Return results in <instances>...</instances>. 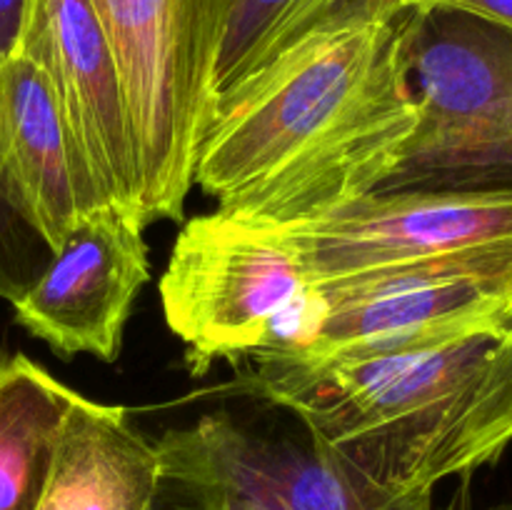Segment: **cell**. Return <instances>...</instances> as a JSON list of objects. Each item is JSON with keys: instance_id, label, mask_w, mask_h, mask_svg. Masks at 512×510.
I'll return each mask as SVG.
<instances>
[{"instance_id": "6da1fadb", "label": "cell", "mask_w": 512, "mask_h": 510, "mask_svg": "<svg viewBox=\"0 0 512 510\" xmlns=\"http://www.w3.org/2000/svg\"><path fill=\"white\" fill-rule=\"evenodd\" d=\"M410 10L303 40L218 95L195 160L215 210L290 225L393 183L418 125Z\"/></svg>"}, {"instance_id": "7a4b0ae2", "label": "cell", "mask_w": 512, "mask_h": 510, "mask_svg": "<svg viewBox=\"0 0 512 510\" xmlns=\"http://www.w3.org/2000/svg\"><path fill=\"white\" fill-rule=\"evenodd\" d=\"M245 385L385 493L433 495L512 443V323L330 358L265 355Z\"/></svg>"}, {"instance_id": "3957f363", "label": "cell", "mask_w": 512, "mask_h": 510, "mask_svg": "<svg viewBox=\"0 0 512 510\" xmlns=\"http://www.w3.org/2000/svg\"><path fill=\"white\" fill-rule=\"evenodd\" d=\"M160 300L193 375L218 360L300 353L325 318L318 283L280 230L220 210L183 225Z\"/></svg>"}, {"instance_id": "277c9868", "label": "cell", "mask_w": 512, "mask_h": 510, "mask_svg": "<svg viewBox=\"0 0 512 510\" xmlns=\"http://www.w3.org/2000/svg\"><path fill=\"white\" fill-rule=\"evenodd\" d=\"M113 53L140 170V220L183 218L218 103L230 0H90Z\"/></svg>"}, {"instance_id": "5b68a950", "label": "cell", "mask_w": 512, "mask_h": 510, "mask_svg": "<svg viewBox=\"0 0 512 510\" xmlns=\"http://www.w3.org/2000/svg\"><path fill=\"white\" fill-rule=\"evenodd\" d=\"M408 68L418 125L388 188L512 193V25L415 5Z\"/></svg>"}, {"instance_id": "8992f818", "label": "cell", "mask_w": 512, "mask_h": 510, "mask_svg": "<svg viewBox=\"0 0 512 510\" xmlns=\"http://www.w3.org/2000/svg\"><path fill=\"white\" fill-rule=\"evenodd\" d=\"M325 318L305 350L330 358L512 323V238L315 280Z\"/></svg>"}, {"instance_id": "52a82bcc", "label": "cell", "mask_w": 512, "mask_h": 510, "mask_svg": "<svg viewBox=\"0 0 512 510\" xmlns=\"http://www.w3.org/2000/svg\"><path fill=\"white\" fill-rule=\"evenodd\" d=\"M313 280L512 238L508 190L385 188L290 225H273Z\"/></svg>"}, {"instance_id": "ba28073f", "label": "cell", "mask_w": 512, "mask_h": 510, "mask_svg": "<svg viewBox=\"0 0 512 510\" xmlns=\"http://www.w3.org/2000/svg\"><path fill=\"white\" fill-rule=\"evenodd\" d=\"M143 230L133 210H93L13 298L15 323L60 358L93 355L115 363L135 298L150 280Z\"/></svg>"}, {"instance_id": "9c48e42d", "label": "cell", "mask_w": 512, "mask_h": 510, "mask_svg": "<svg viewBox=\"0 0 512 510\" xmlns=\"http://www.w3.org/2000/svg\"><path fill=\"white\" fill-rule=\"evenodd\" d=\"M223 510H433V495L398 498L305 440L268 435L215 413L165 435Z\"/></svg>"}, {"instance_id": "30bf717a", "label": "cell", "mask_w": 512, "mask_h": 510, "mask_svg": "<svg viewBox=\"0 0 512 510\" xmlns=\"http://www.w3.org/2000/svg\"><path fill=\"white\" fill-rule=\"evenodd\" d=\"M15 50L50 80L105 205L140 218V170L113 53L90 0H25Z\"/></svg>"}, {"instance_id": "8fae6325", "label": "cell", "mask_w": 512, "mask_h": 510, "mask_svg": "<svg viewBox=\"0 0 512 510\" xmlns=\"http://www.w3.org/2000/svg\"><path fill=\"white\" fill-rule=\"evenodd\" d=\"M43 68L20 50L0 58V208L50 253L103 208Z\"/></svg>"}, {"instance_id": "7c38bea8", "label": "cell", "mask_w": 512, "mask_h": 510, "mask_svg": "<svg viewBox=\"0 0 512 510\" xmlns=\"http://www.w3.org/2000/svg\"><path fill=\"white\" fill-rule=\"evenodd\" d=\"M163 478L160 445L120 405L78 393L60 425L38 510H150Z\"/></svg>"}, {"instance_id": "4fadbf2b", "label": "cell", "mask_w": 512, "mask_h": 510, "mask_svg": "<svg viewBox=\"0 0 512 510\" xmlns=\"http://www.w3.org/2000/svg\"><path fill=\"white\" fill-rule=\"evenodd\" d=\"M75 398L73 388L28 355H0V510H38Z\"/></svg>"}, {"instance_id": "5bb4252c", "label": "cell", "mask_w": 512, "mask_h": 510, "mask_svg": "<svg viewBox=\"0 0 512 510\" xmlns=\"http://www.w3.org/2000/svg\"><path fill=\"white\" fill-rule=\"evenodd\" d=\"M418 0H230L215 83L218 95L303 40L390 20Z\"/></svg>"}, {"instance_id": "9a60e30c", "label": "cell", "mask_w": 512, "mask_h": 510, "mask_svg": "<svg viewBox=\"0 0 512 510\" xmlns=\"http://www.w3.org/2000/svg\"><path fill=\"white\" fill-rule=\"evenodd\" d=\"M158 445L163 455V478L150 510H223L193 465L165 438L158 440Z\"/></svg>"}, {"instance_id": "2e32d148", "label": "cell", "mask_w": 512, "mask_h": 510, "mask_svg": "<svg viewBox=\"0 0 512 510\" xmlns=\"http://www.w3.org/2000/svg\"><path fill=\"white\" fill-rule=\"evenodd\" d=\"M25 0H0V58L13 53L20 38V25H23ZM10 215L0 208V275L10 265L8 255V230H10Z\"/></svg>"}, {"instance_id": "e0dca14e", "label": "cell", "mask_w": 512, "mask_h": 510, "mask_svg": "<svg viewBox=\"0 0 512 510\" xmlns=\"http://www.w3.org/2000/svg\"><path fill=\"white\" fill-rule=\"evenodd\" d=\"M418 5H448L512 25V0H418Z\"/></svg>"}, {"instance_id": "ac0fdd59", "label": "cell", "mask_w": 512, "mask_h": 510, "mask_svg": "<svg viewBox=\"0 0 512 510\" xmlns=\"http://www.w3.org/2000/svg\"><path fill=\"white\" fill-rule=\"evenodd\" d=\"M445 510H470V500H468V493H460L458 498L453 500V503L448 505V508ZM490 510H512V500H505V503H500V505H495V508H490Z\"/></svg>"}]
</instances>
